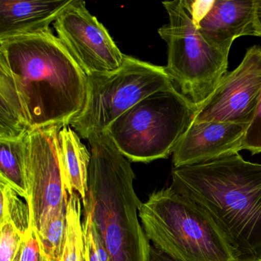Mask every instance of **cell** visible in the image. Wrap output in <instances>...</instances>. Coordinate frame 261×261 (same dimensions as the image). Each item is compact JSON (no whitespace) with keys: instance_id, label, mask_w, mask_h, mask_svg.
<instances>
[{"instance_id":"obj_23","label":"cell","mask_w":261,"mask_h":261,"mask_svg":"<svg viewBox=\"0 0 261 261\" xmlns=\"http://www.w3.org/2000/svg\"><path fill=\"white\" fill-rule=\"evenodd\" d=\"M149 261H175L172 258L165 254L161 250L151 245L150 251H149ZM238 261H261V259H256V258H241Z\"/></svg>"},{"instance_id":"obj_7","label":"cell","mask_w":261,"mask_h":261,"mask_svg":"<svg viewBox=\"0 0 261 261\" xmlns=\"http://www.w3.org/2000/svg\"><path fill=\"white\" fill-rule=\"evenodd\" d=\"M174 85L165 67L125 55L115 71L88 76L86 101L69 126L83 139L105 132L131 108Z\"/></svg>"},{"instance_id":"obj_5","label":"cell","mask_w":261,"mask_h":261,"mask_svg":"<svg viewBox=\"0 0 261 261\" xmlns=\"http://www.w3.org/2000/svg\"><path fill=\"white\" fill-rule=\"evenodd\" d=\"M196 112L172 85L139 102L107 131L129 161L150 163L173 153Z\"/></svg>"},{"instance_id":"obj_16","label":"cell","mask_w":261,"mask_h":261,"mask_svg":"<svg viewBox=\"0 0 261 261\" xmlns=\"http://www.w3.org/2000/svg\"><path fill=\"white\" fill-rule=\"evenodd\" d=\"M25 137L17 140H0V179L7 181L27 201L29 190Z\"/></svg>"},{"instance_id":"obj_20","label":"cell","mask_w":261,"mask_h":261,"mask_svg":"<svg viewBox=\"0 0 261 261\" xmlns=\"http://www.w3.org/2000/svg\"><path fill=\"white\" fill-rule=\"evenodd\" d=\"M23 235L10 222L0 225V261H13L22 247Z\"/></svg>"},{"instance_id":"obj_9","label":"cell","mask_w":261,"mask_h":261,"mask_svg":"<svg viewBox=\"0 0 261 261\" xmlns=\"http://www.w3.org/2000/svg\"><path fill=\"white\" fill-rule=\"evenodd\" d=\"M53 27L60 42L87 75L111 72L123 65L125 55L82 0H71Z\"/></svg>"},{"instance_id":"obj_3","label":"cell","mask_w":261,"mask_h":261,"mask_svg":"<svg viewBox=\"0 0 261 261\" xmlns=\"http://www.w3.org/2000/svg\"><path fill=\"white\" fill-rule=\"evenodd\" d=\"M91 147L88 192L83 212L91 216L109 261H149L150 241L139 217L130 161L108 131L88 139Z\"/></svg>"},{"instance_id":"obj_11","label":"cell","mask_w":261,"mask_h":261,"mask_svg":"<svg viewBox=\"0 0 261 261\" xmlns=\"http://www.w3.org/2000/svg\"><path fill=\"white\" fill-rule=\"evenodd\" d=\"M197 29L215 48L230 53L235 39L259 37L256 25V0L193 1Z\"/></svg>"},{"instance_id":"obj_18","label":"cell","mask_w":261,"mask_h":261,"mask_svg":"<svg viewBox=\"0 0 261 261\" xmlns=\"http://www.w3.org/2000/svg\"><path fill=\"white\" fill-rule=\"evenodd\" d=\"M4 180L0 179V225L10 222L23 236L31 228L28 203Z\"/></svg>"},{"instance_id":"obj_14","label":"cell","mask_w":261,"mask_h":261,"mask_svg":"<svg viewBox=\"0 0 261 261\" xmlns=\"http://www.w3.org/2000/svg\"><path fill=\"white\" fill-rule=\"evenodd\" d=\"M68 195L79 194L82 203L88 192L91 152L70 126H63L58 135Z\"/></svg>"},{"instance_id":"obj_6","label":"cell","mask_w":261,"mask_h":261,"mask_svg":"<svg viewBox=\"0 0 261 261\" xmlns=\"http://www.w3.org/2000/svg\"><path fill=\"white\" fill-rule=\"evenodd\" d=\"M163 5L169 16V22L158 30L167 44L165 68L198 111L227 74L229 53L212 46L201 36L192 0L163 2Z\"/></svg>"},{"instance_id":"obj_25","label":"cell","mask_w":261,"mask_h":261,"mask_svg":"<svg viewBox=\"0 0 261 261\" xmlns=\"http://www.w3.org/2000/svg\"><path fill=\"white\" fill-rule=\"evenodd\" d=\"M22 247H21L20 250L18 252L17 255H16V257H15L14 260L13 261H20L21 259V253H22Z\"/></svg>"},{"instance_id":"obj_2","label":"cell","mask_w":261,"mask_h":261,"mask_svg":"<svg viewBox=\"0 0 261 261\" xmlns=\"http://www.w3.org/2000/svg\"><path fill=\"white\" fill-rule=\"evenodd\" d=\"M170 186L206 212L240 259H261V164L237 152L173 168Z\"/></svg>"},{"instance_id":"obj_8","label":"cell","mask_w":261,"mask_h":261,"mask_svg":"<svg viewBox=\"0 0 261 261\" xmlns=\"http://www.w3.org/2000/svg\"><path fill=\"white\" fill-rule=\"evenodd\" d=\"M64 125L30 129L25 134V168L31 227L38 238L50 221L67 213L69 195L59 149V132Z\"/></svg>"},{"instance_id":"obj_10","label":"cell","mask_w":261,"mask_h":261,"mask_svg":"<svg viewBox=\"0 0 261 261\" xmlns=\"http://www.w3.org/2000/svg\"><path fill=\"white\" fill-rule=\"evenodd\" d=\"M261 94V47L253 45L233 71L222 77L192 122L247 123L254 115Z\"/></svg>"},{"instance_id":"obj_13","label":"cell","mask_w":261,"mask_h":261,"mask_svg":"<svg viewBox=\"0 0 261 261\" xmlns=\"http://www.w3.org/2000/svg\"><path fill=\"white\" fill-rule=\"evenodd\" d=\"M71 0H1L0 41L51 32L62 10Z\"/></svg>"},{"instance_id":"obj_12","label":"cell","mask_w":261,"mask_h":261,"mask_svg":"<svg viewBox=\"0 0 261 261\" xmlns=\"http://www.w3.org/2000/svg\"><path fill=\"white\" fill-rule=\"evenodd\" d=\"M247 123L192 122L172 153L173 168L201 164L242 150Z\"/></svg>"},{"instance_id":"obj_19","label":"cell","mask_w":261,"mask_h":261,"mask_svg":"<svg viewBox=\"0 0 261 261\" xmlns=\"http://www.w3.org/2000/svg\"><path fill=\"white\" fill-rule=\"evenodd\" d=\"M82 223L85 235V261H109L108 253L88 213L84 212Z\"/></svg>"},{"instance_id":"obj_15","label":"cell","mask_w":261,"mask_h":261,"mask_svg":"<svg viewBox=\"0 0 261 261\" xmlns=\"http://www.w3.org/2000/svg\"><path fill=\"white\" fill-rule=\"evenodd\" d=\"M29 130L16 84L8 68L0 62V140L22 138Z\"/></svg>"},{"instance_id":"obj_1","label":"cell","mask_w":261,"mask_h":261,"mask_svg":"<svg viewBox=\"0 0 261 261\" xmlns=\"http://www.w3.org/2000/svg\"><path fill=\"white\" fill-rule=\"evenodd\" d=\"M30 129L69 126L86 101L88 75L53 31L0 41Z\"/></svg>"},{"instance_id":"obj_17","label":"cell","mask_w":261,"mask_h":261,"mask_svg":"<svg viewBox=\"0 0 261 261\" xmlns=\"http://www.w3.org/2000/svg\"><path fill=\"white\" fill-rule=\"evenodd\" d=\"M82 201L79 194L69 195L66 215V233L59 261H85V235L82 221Z\"/></svg>"},{"instance_id":"obj_4","label":"cell","mask_w":261,"mask_h":261,"mask_svg":"<svg viewBox=\"0 0 261 261\" xmlns=\"http://www.w3.org/2000/svg\"><path fill=\"white\" fill-rule=\"evenodd\" d=\"M139 217L149 241L175 261H238L206 212L171 186L141 202Z\"/></svg>"},{"instance_id":"obj_24","label":"cell","mask_w":261,"mask_h":261,"mask_svg":"<svg viewBox=\"0 0 261 261\" xmlns=\"http://www.w3.org/2000/svg\"><path fill=\"white\" fill-rule=\"evenodd\" d=\"M256 25L259 37H261V0H256Z\"/></svg>"},{"instance_id":"obj_21","label":"cell","mask_w":261,"mask_h":261,"mask_svg":"<svg viewBox=\"0 0 261 261\" xmlns=\"http://www.w3.org/2000/svg\"><path fill=\"white\" fill-rule=\"evenodd\" d=\"M243 149L249 151L252 155L261 153V94L254 115L244 134Z\"/></svg>"},{"instance_id":"obj_22","label":"cell","mask_w":261,"mask_h":261,"mask_svg":"<svg viewBox=\"0 0 261 261\" xmlns=\"http://www.w3.org/2000/svg\"><path fill=\"white\" fill-rule=\"evenodd\" d=\"M20 261H47L41 249L39 238L33 227L24 237Z\"/></svg>"}]
</instances>
